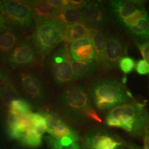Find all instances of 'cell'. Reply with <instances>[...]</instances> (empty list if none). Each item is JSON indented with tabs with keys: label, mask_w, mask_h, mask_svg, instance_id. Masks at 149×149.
I'll return each instance as SVG.
<instances>
[{
	"label": "cell",
	"mask_w": 149,
	"mask_h": 149,
	"mask_svg": "<svg viewBox=\"0 0 149 149\" xmlns=\"http://www.w3.org/2000/svg\"><path fill=\"white\" fill-rule=\"evenodd\" d=\"M107 125L122 129L134 138L143 139L149 129V113L145 103L131 102L108 112Z\"/></svg>",
	"instance_id": "obj_1"
},
{
	"label": "cell",
	"mask_w": 149,
	"mask_h": 149,
	"mask_svg": "<svg viewBox=\"0 0 149 149\" xmlns=\"http://www.w3.org/2000/svg\"><path fill=\"white\" fill-rule=\"evenodd\" d=\"M59 106L64 116L77 124L87 121L102 122L88 91L82 85L76 84L68 87L61 95Z\"/></svg>",
	"instance_id": "obj_2"
},
{
	"label": "cell",
	"mask_w": 149,
	"mask_h": 149,
	"mask_svg": "<svg viewBox=\"0 0 149 149\" xmlns=\"http://www.w3.org/2000/svg\"><path fill=\"white\" fill-rule=\"evenodd\" d=\"M96 107L106 112L133 101V96L119 81L112 78H101L92 83L88 89Z\"/></svg>",
	"instance_id": "obj_3"
},
{
	"label": "cell",
	"mask_w": 149,
	"mask_h": 149,
	"mask_svg": "<svg viewBox=\"0 0 149 149\" xmlns=\"http://www.w3.org/2000/svg\"><path fill=\"white\" fill-rule=\"evenodd\" d=\"M71 60L69 48L65 43H61L45 56V69L55 85L65 86L74 81Z\"/></svg>",
	"instance_id": "obj_4"
},
{
	"label": "cell",
	"mask_w": 149,
	"mask_h": 149,
	"mask_svg": "<svg viewBox=\"0 0 149 149\" xmlns=\"http://www.w3.org/2000/svg\"><path fill=\"white\" fill-rule=\"evenodd\" d=\"M15 79L26 100L33 108L39 109L45 105L48 99L47 91L42 77L37 71H18Z\"/></svg>",
	"instance_id": "obj_5"
},
{
	"label": "cell",
	"mask_w": 149,
	"mask_h": 149,
	"mask_svg": "<svg viewBox=\"0 0 149 149\" xmlns=\"http://www.w3.org/2000/svg\"><path fill=\"white\" fill-rule=\"evenodd\" d=\"M65 28L57 19H49L37 25L32 41L37 54L45 57L59 46Z\"/></svg>",
	"instance_id": "obj_6"
},
{
	"label": "cell",
	"mask_w": 149,
	"mask_h": 149,
	"mask_svg": "<svg viewBox=\"0 0 149 149\" xmlns=\"http://www.w3.org/2000/svg\"><path fill=\"white\" fill-rule=\"evenodd\" d=\"M0 12L7 25L21 30L29 29L35 22L31 8L22 1H1Z\"/></svg>",
	"instance_id": "obj_7"
},
{
	"label": "cell",
	"mask_w": 149,
	"mask_h": 149,
	"mask_svg": "<svg viewBox=\"0 0 149 149\" xmlns=\"http://www.w3.org/2000/svg\"><path fill=\"white\" fill-rule=\"evenodd\" d=\"M128 141L105 129H92L85 134L82 149H128Z\"/></svg>",
	"instance_id": "obj_8"
},
{
	"label": "cell",
	"mask_w": 149,
	"mask_h": 149,
	"mask_svg": "<svg viewBox=\"0 0 149 149\" xmlns=\"http://www.w3.org/2000/svg\"><path fill=\"white\" fill-rule=\"evenodd\" d=\"M144 1L109 0L104 2L109 21L119 27L123 22L145 9Z\"/></svg>",
	"instance_id": "obj_9"
},
{
	"label": "cell",
	"mask_w": 149,
	"mask_h": 149,
	"mask_svg": "<svg viewBox=\"0 0 149 149\" xmlns=\"http://www.w3.org/2000/svg\"><path fill=\"white\" fill-rule=\"evenodd\" d=\"M127 51L126 43L118 35L106 33V43L101 65L104 71H111L117 68L120 60L125 56Z\"/></svg>",
	"instance_id": "obj_10"
},
{
	"label": "cell",
	"mask_w": 149,
	"mask_h": 149,
	"mask_svg": "<svg viewBox=\"0 0 149 149\" xmlns=\"http://www.w3.org/2000/svg\"><path fill=\"white\" fill-rule=\"evenodd\" d=\"M37 55L33 43L27 39L22 38L7 59L5 65L15 69L29 68L36 61Z\"/></svg>",
	"instance_id": "obj_11"
},
{
	"label": "cell",
	"mask_w": 149,
	"mask_h": 149,
	"mask_svg": "<svg viewBox=\"0 0 149 149\" xmlns=\"http://www.w3.org/2000/svg\"><path fill=\"white\" fill-rule=\"evenodd\" d=\"M82 12L84 24L88 28L100 29L108 26L109 18L104 3L101 1H90Z\"/></svg>",
	"instance_id": "obj_12"
},
{
	"label": "cell",
	"mask_w": 149,
	"mask_h": 149,
	"mask_svg": "<svg viewBox=\"0 0 149 149\" xmlns=\"http://www.w3.org/2000/svg\"><path fill=\"white\" fill-rule=\"evenodd\" d=\"M22 38L21 30L13 26L7 25L0 32V67L5 65L7 59Z\"/></svg>",
	"instance_id": "obj_13"
},
{
	"label": "cell",
	"mask_w": 149,
	"mask_h": 149,
	"mask_svg": "<svg viewBox=\"0 0 149 149\" xmlns=\"http://www.w3.org/2000/svg\"><path fill=\"white\" fill-rule=\"evenodd\" d=\"M47 132V125L43 116L39 113L32 112L28 116L27 130L23 139L29 144L38 145L42 143L43 134Z\"/></svg>",
	"instance_id": "obj_14"
},
{
	"label": "cell",
	"mask_w": 149,
	"mask_h": 149,
	"mask_svg": "<svg viewBox=\"0 0 149 149\" xmlns=\"http://www.w3.org/2000/svg\"><path fill=\"white\" fill-rule=\"evenodd\" d=\"M32 10L34 21L37 26L49 19H56L61 9L48 3L46 1H22Z\"/></svg>",
	"instance_id": "obj_15"
},
{
	"label": "cell",
	"mask_w": 149,
	"mask_h": 149,
	"mask_svg": "<svg viewBox=\"0 0 149 149\" xmlns=\"http://www.w3.org/2000/svg\"><path fill=\"white\" fill-rule=\"evenodd\" d=\"M70 57L72 60L88 62L95 59V50L91 39L85 38L72 42L69 47Z\"/></svg>",
	"instance_id": "obj_16"
},
{
	"label": "cell",
	"mask_w": 149,
	"mask_h": 149,
	"mask_svg": "<svg viewBox=\"0 0 149 149\" xmlns=\"http://www.w3.org/2000/svg\"><path fill=\"white\" fill-rule=\"evenodd\" d=\"M4 69L5 84L2 94V104L7 110L11 102L21 98V93L18 90L15 78L9 70Z\"/></svg>",
	"instance_id": "obj_17"
},
{
	"label": "cell",
	"mask_w": 149,
	"mask_h": 149,
	"mask_svg": "<svg viewBox=\"0 0 149 149\" xmlns=\"http://www.w3.org/2000/svg\"><path fill=\"white\" fill-rule=\"evenodd\" d=\"M134 42L143 43L149 40V16L140 18L125 30Z\"/></svg>",
	"instance_id": "obj_18"
},
{
	"label": "cell",
	"mask_w": 149,
	"mask_h": 149,
	"mask_svg": "<svg viewBox=\"0 0 149 149\" xmlns=\"http://www.w3.org/2000/svg\"><path fill=\"white\" fill-rule=\"evenodd\" d=\"M92 29L87 27L84 23H75L65 27L62 40L65 42H73L80 39L90 38Z\"/></svg>",
	"instance_id": "obj_19"
},
{
	"label": "cell",
	"mask_w": 149,
	"mask_h": 149,
	"mask_svg": "<svg viewBox=\"0 0 149 149\" xmlns=\"http://www.w3.org/2000/svg\"><path fill=\"white\" fill-rule=\"evenodd\" d=\"M74 80L88 79L96 74L98 65L96 61L80 62L71 60Z\"/></svg>",
	"instance_id": "obj_20"
},
{
	"label": "cell",
	"mask_w": 149,
	"mask_h": 149,
	"mask_svg": "<svg viewBox=\"0 0 149 149\" xmlns=\"http://www.w3.org/2000/svg\"><path fill=\"white\" fill-rule=\"evenodd\" d=\"M90 38L96 53L95 60L99 66L101 63L102 59L105 49L106 33L101 29H92Z\"/></svg>",
	"instance_id": "obj_21"
},
{
	"label": "cell",
	"mask_w": 149,
	"mask_h": 149,
	"mask_svg": "<svg viewBox=\"0 0 149 149\" xmlns=\"http://www.w3.org/2000/svg\"><path fill=\"white\" fill-rule=\"evenodd\" d=\"M65 27L75 23H84V17L82 10L73 8L61 9L56 18Z\"/></svg>",
	"instance_id": "obj_22"
},
{
	"label": "cell",
	"mask_w": 149,
	"mask_h": 149,
	"mask_svg": "<svg viewBox=\"0 0 149 149\" xmlns=\"http://www.w3.org/2000/svg\"><path fill=\"white\" fill-rule=\"evenodd\" d=\"M49 134L50 136L56 139L68 137L77 142L80 140V136L77 131L64 120L60 123Z\"/></svg>",
	"instance_id": "obj_23"
},
{
	"label": "cell",
	"mask_w": 149,
	"mask_h": 149,
	"mask_svg": "<svg viewBox=\"0 0 149 149\" xmlns=\"http://www.w3.org/2000/svg\"><path fill=\"white\" fill-rule=\"evenodd\" d=\"M32 107L28 102L21 98L13 100L8 107L7 111L24 117L32 113Z\"/></svg>",
	"instance_id": "obj_24"
},
{
	"label": "cell",
	"mask_w": 149,
	"mask_h": 149,
	"mask_svg": "<svg viewBox=\"0 0 149 149\" xmlns=\"http://www.w3.org/2000/svg\"><path fill=\"white\" fill-rule=\"evenodd\" d=\"M39 113L43 116L45 120L47 132L49 134L60 123L64 120L59 113L53 109H45Z\"/></svg>",
	"instance_id": "obj_25"
},
{
	"label": "cell",
	"mask_w": 149,
	"mask_h": 149,
	"mask_svg": "<svg viewBox=\"0 0 149 149\" xmlns=\"http://www.w3.org/2000/svg\"><path fill=\"white\" fill-rule=\"evenodd\" d=\"M45 140L50 149H82L81 145L79 142L74 141L68 145L61 144L58 139L51 136H47Z\"/></svg>",
	"instance_id": "obj_26"
},
{
	"label": "cell",
	"mask_w": 149,
	"mask_h": 149,
	"mask_svg": "<svg viewBox=\"0 0 149 149\" xmlns=\"http://www.w3.org/2000/svg\"><path fill=\"white\" fill-rule=\"evenodd\" d=\"M118 66L124 74H129L135 69L136 62L132 57L125 55L120 60Z\"/></svg>",
	"instance_id": "obj_27"
},
{
	"label": "cell",
	"mask_w": 149,
	"mask_h": 149,
	"mask_svg": "<svg viewBox=\"0 0 149 149\" xmlns=\"http://www.w3.org/2000/svg\"><path fill=\"white\" fill-rule=\"evenodd\" d=\"M147 16H148V13L146 11V10L145 8L143 10L139 11L135 15H134L133 16L129 17L127 19L124 21L120 25L119 28L123 30H125L127 28L132 26L134 23H135L140 18Z\"/></svg>",
	"instance_id": "obj_28"
},
{
	"label": "cell",
	"mask_w": 149,
	"mask_h": 149,
	"mask_svg": "<svg viewBox=\"0 0 149 149\" xmlns=\"http://www.w3.org/2000/svg\"><path fill=\"white\" fill-rule=\"evenodd\" d=\"M90 1L87 0H67L66 8H73L82 10Z\"/></svg>",
	"instance_id": "obj_29"
},
{
	"label": "cell",
	"mask_w": 149,
	"mask_h": 149,
	"mask_svg": "<svg viewBox=\"0 0 149 149\" xmlns=\"http://www.w3.org/2000/svg\"><path fill=\"white\" fill-rule=\"evenodd\" d=\"M135 44L141 54L144 61L149 65V40L143 43L135 42Z\"/></svg>",
	"instance_id": "obj_30"
},
{
	"label": "cell",
	"mask_w": 149,
	"mask_h": 149,
	"mask_svg": "<svg viewBox=\"0 0 149 149\" xmlns=\"http://www.w3.org/2000/svg\"><path fill=\"white\" fill-rule=\"evenodd\" d=\"M136 72L141 75L149 74V65L144 60H139L136 63Z\"/></svg>",
	"instance_id": "obj_31"
},
{
	"label": "cell",
	"mask_w": 149,
	"mask_h": 149,
	"mask_svg": "<svg viewBox=\"0 0 149 149\" xmlns=\"http://www.w3.org/2000/svg\"><path fill=\"white\" fill-rule=\"evenodd\" d=\"M143 140L144 149H149V129L145 134Z\"/></svg>",
	"instance_id": "obj_32"
},
{
	"label": "cell",
	"mask_w": 149,
	"mask_h": 149,
	"mask_svg": "<svg viewBox=\"0 0 149 149\" xmlns=\"http://www.w3.org/2000/svg\"><path fill=\"white\" fill-rule=\"evenodd\" d=\"M7 26V24L6 22L5 19L0 12V32L4 29Z\"/></svg>",
	"instance_id": "obj_33"
},
{
	"label": "cell",
	"mask_w": 149,
	"mask_h": 149,
	"mask_svg": "<svg viewBox=\"0 0 149 149\" xmlns=\"http://www.w3.org/2000/svg\"><path fill=\"white\" fill-rule=\"evenodd\" d=\"M127 146H128V149H143L142 148L140 147L138 145L130 141H128Z\"/></svg>",
	"instance_id": "obj_34"
},
{
	"label": "cell",
	"mask_w": 149,
	"mask_h": 149,
	"mask_svg": "<svg viewBox=\"0 0 149 149\" xmlns=\"http://www.w3.org/2000/svg\"><path fill=\"white\" fill-rule=\"evenodd\" d=\"M2 95L0 93V103H2Z\"/></svg>",
	"instance_id": "obj_35"
}]
</instances>
